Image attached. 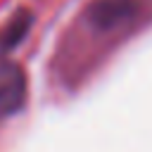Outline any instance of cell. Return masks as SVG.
Segmentation results:
<instances>
[{
	"instance_id": "obj_2",
	"label": "cell",
	"mask_w": 152,
	"mask_h": 152,
	"mask_svg": "<svg viewBox=\"0 0 152 152\" xmlns=\"http://www.w3.org/2000/svg\"><path fill=\"white\" fill-rule=\"evenodd\" d=\"M26 104V74L17 62H0V121Z\"/></svg>"
},
{
	"instance_id": "obj_1",
	"label": "cell",
	"mask_w": 152,
	"mask_h": 152,
	"mask_svg": "<svg viewBox=\"0 0 152 152\" xmlns=\"http://www.w3.org/2000/svg\"><path fill=\"white\" fill-rule=\"evenodd\" d=\"M142 2L140 0H95L86 7V21L95 31H116L124 24H128L138 12Z\"/></svg>"
},
{
	"instance_id": "obj_3",
	"label": "cell",
	"mask_w": 152,
	"mask_h": 152,
	"mask_svg": "<svg viewBox=\"0 0 152 152\" xmlns=\"http://www.w3.org/2000/svg\"><path fill=\"white\" fill-rule=\"evenodd\" d=\"M31 24H33V14H31L28 10H24V7L17 10V12L10 17V21L2 26V31H0V55L14 50V48L28 36Z\"/></svg>"
}]
</instances>
